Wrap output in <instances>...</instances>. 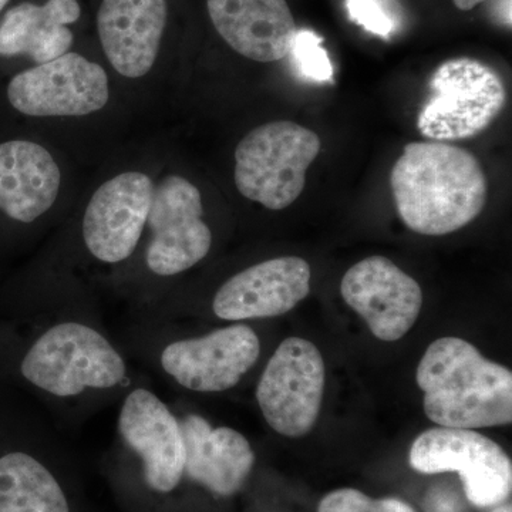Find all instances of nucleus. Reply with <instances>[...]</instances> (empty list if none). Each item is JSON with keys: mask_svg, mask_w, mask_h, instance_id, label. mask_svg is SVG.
<instances>
[{"mask_svg": "<svg viewBox=\"0 0 512 512\" xmlns=\"http://www.w3.org/2000/svg\"><path fill=\"white\" fill-rule=\"evenodd\" d=\"M390 187L407 228L429 237L466 227L487 202V177L478 158L441 141L407 144L393 165Z\"/></svg>", "mask_w": 512, "mask_h": 512, "instance_id": "1", "label": "nucleus"}, {"mask_svg": "<svg viewBox=\"0 0 512 512\" xmlns=\"http://www.w3.org/2000/svg\"><path fill=\"white\" fill-rule=\"evenodd\" d=\"M424 413L440 427L485 429L512 421V373L467 340L431 343L417 367Z\"/></svg>", "mask_w": 512, "mask_h": 512, "instance_id": "2", "label": "nucleus"}, {"mask_svg": "<svg viewBox=\"0 0 512 512\" xmlns=\"http://www.w3.org/2000/svg\"><path fill=\"white\" fill-rule=\"evenodd\" d=\"M320 148L318 134L301 124H262L249 131L235 150V185L249 201L268 210H284L302 194L306 173Z\"/></svg>", "mask_w": 512, "mask_h": 512, "instance_id": "3", "label": "nucleus"}, {"mask_svg": "<svg viewBox=\"0 0 512 512\" xmlns=\"http://www.w3.org/2000/svg\"><path fill=\"white\" fill-rule=\"evenodd\" d=\"M429 99L417 119L430 141L467 140L487 130L507 103L503 79L493 67L470 57L441 63L429 82Z\"/></svg>", "mask_w": 512, "mask_h": 512, "instance_id": "4", "label": "nucleus"}, {"mask_svg": "<svg viewBox=\"0 0 512 512\" xmlns=\"http://www.w3.org/2000/svg\"><path fill=\"white\" fill-rule=\"evenodd\" d=\"M126 363L109 340L82 323H59L46 330L26 353L22 375L59 397L86 389H110L123 382Z\"/></svg>", "mask_w": 512, "mask_h": 512, "instance_id": "5", "label": "nucleus"}, {"mask_svg": "<svg viewBox=\"0 0 512 512\" xmlns=\"http://www.w3.org/2000/svg\"><path fill=\"white\" fill-rule=\"evenodd\" d=\"M410 466L423 474H460L467 500L478 508L500 505L511 494V458L476 430L439 426L424 431L410 450Z\"/></svg>", "mask_w": 512, "mask_h": 512, "instance_id": "6", "label": "nucleus"}, {"mask_svg": "<svg viewBox=\"0 0 512 512\" xmlns=\"http://www.w3.org/2000/svg\"><path fill=\"white\" fill-rule=\"evenodd\" d=\"M325 390V363L309 340L288 338L265 367L256 389L269 426L285 437L306 436L315 426Z\"/></svg>", "mask_w": 512, "mask_h": 512, "instance_id": "7", "label": "nucleus"}, {"mask_svg": "<svg viewBox=\"0 0 512 512\" xmlns=\"http://www.w3.org/2000/svg\"><path fill=\"white\" fill-rule=\"evenodd\" d=\"M8 99L13 109L29 117L90 116L109 103V76L99 63L67 52L16 74Z\"/></svg>", "mask_w": 512, "mask_h": 512, "instance_id": "8", "label": "nucleus"}, {"mask_svg": "<svg viewBox=\"0 0 512 512\" xmlns=\"http://www.w3.org/2000/svg\"><path fill=\"white\" fill-rule=\"evenodd\" d=\"M202 214L201 192L187 178L171 174L154 185L147 220L151 241L146 254L153 274H181L208 255L212 234Z\"/></svg>", "mask_w": 512, "mask_h": 512, "instance_id": "9", "label": "nucleus"}, {"mask_svg": "<svg viewBox=\"0 0 512 512\" xmlns=\"http://www.w3.org/2000/svg\"><path fill=\"white\" fill-rule=\"evenodd\" d=\"M154 183L141 171H124L100 185L83 217V239L94 258L106 264L126 261L147 227Z\"/></svg>", "mask_w": 512, "mask_h": 512, "instance_id": "10", "label": "nucleus"}, {"mask_svg": "<svg viewBox=\"0 0 512 512\" xmlns=\"http://www.w3.org/2000/svg\"><path fill=\"white\" fill-rule=\"evenodd\" d=\"M340 292L370 332L384 342L402 339L423 306L417 281L384 256H370L353 265L343 276Z\"/></svg>", "mask_w": 512, "mask_h": 512, "instance_id": "11", "label": "nucleus"}, {"mask_svg": "<svg viewBox=\"0 0 512 512\" xmlns=\"http://www.w3.org/2000/svg\"><path fill=\"white\" fill-rule=\"evenodd\" d=\"M261 343L254 329L234 325L201 338L178 340L161 353V366L194 392H224L255 365Z\"/></svg>", "mask_w": 512, "mask_h": 512, "instance_id": "12", "label": "nucleus"}, {"mask_svg": "<svg viewBox=\"0 0 512 512\" xmlns=\"http://www.w3.org/2000/svg\"><path fill=\"white\" fill-rule=\"evenodd\" d=\"M127 446L143 461L144 481L157 494L173 493L185 474V446L180 421L147 389L128 394L119 419Z\"/></svg>", "mask_w": 512, "mask_h": 512, "instance_id": "13", "label": "nucleus"}, {"mask_svg": "<svg viewBox=\"0 0 512 512\" xmlns=\"http://www.w3.org/2000/svg\"><path fill=\"white\" fill-rule=\"evenodd\" d=\"M167 25V0H101L97 9L101 50L126 79H143L153 70Z\"/></svg>", "mask_w": 512, "mask_h": 512, "instance_id": "14", "label": "nucleus"}, {"mask_svg": "<svg viewBox=\"0 0 512 512\" xmlns=\"http://www.w3.org/2000/svg\"><path fill=\"white\" fill-rule=\"evenodd\" d=\"M311 266L298 256L269 259L232 276L215 295L218 318H274L292 311L311 292Z\"/></svg>", "mask_w": 512, "mask_h": 512, "instance_id": "15", "label": "nucleus"}, {"mask_svg": "<svg viewBox=\"0 0 512 512\" xmlns=\"http://www.w3.org/2000/svg\"><path fill=\"white\" fill-rule=\"evenodd\" d=\"M218 35L238 55L258 63L288 57L296 28L286 0H207Z\"/></svg>", "mask_w": 512, "mask_h": 512, "instance_id": "16", "label": "nucleus"}, {"mask_svg": "<svg viewBox=\"0 0 512 512\" xmlns=\"http://www.w3.org/2000/svg\"><path fill=\"white\" fill-rule=\"evenodd\" d=\"M180 426L185 446L184 476L220 497L241 491L255 464L249 441L229 427L212 429L197 414L185 417Z\"/></svg>", "mask_w": 512, "mask_h": 512, "instance_id": "17", "label": "nucleus"}, {"mask_svg": "<svg viewBox=\"0 0 512 512\" xmlns=\"http://www.w3.org/2000/svg\"><path fill=\"white\" fill-rule=\"evenodd\" d=\"M62 171L42 144L10 140L0 144V211L30 224L55 205Z\"/></svg>", "mask_w": 512, "mask_h": 512, "instance_id": "18", "label": "nucleus"}, {"mask_svg": "<svg viewBox=\"0 0 512 512\" xmlns=\"http://www.w3.org/2000/svg\"><path fill=\"white\" fill-rule=\"evenodd\" d=\"M82 16L79 0L20 2L0 18V56H28L36 64L52 62L70 52V26Z\"/></svg>", "mask_w": 512, "mask_h": 512, "instance_id": "19", "label": "nucleus"}, {"mask_svg": "<svg viewBox=\"0 0 512 512\" xmlns=\"http://www.w3.org/2000/svg\"><path fill=\"white\" fill-rule=\"evenodd\" d=\"M0 512H72L52 471L26 453L0 457Z\"/></svg>", "mask_w": 512, "mask_h": 512, "instance_id": "20", "label": "nucleus"}, {"mask_svg": "<svg viewBox=\"0 0 512 512\" xmlns=\"http://www.w3.org/2000/svg\"><path fill=\"white\" fill-rule=\"evenodd\" d=\"M323 39L312 30H298L289 57L303 79L318 83L333 82V64L322 47Z\"/></svg>", "mask_w": 512, "mask_h": 512, "instance_id": "21", "label": "nucleus"}, {"mask_svg": "<svg viewBox=\"0 0 512 512\" xmlns=\"http://www.w3.org/2000/svg\"><path fill=\"white\" fill-rule=\"evenodd\" d=\"M349 19L373 35L390 39L402 23L394 0H346Z\"/></svg>", "mask_w": 512, "mask_h": 512, "instance_id": "22", "label": "nucleus"}, {"mask_svg": "<svg viewBox=\"0 0 512 512\" xmlns=\"http://www.w3.org/2000/svg\"><path fill=\"white\" fill-rule=\"evenodd\" d=\"M318 512H416L399 498L369 497L355 488L332 491L320 501Z\"/></svg>", "mask_w": 512, "mask_h": 512, "instance_id": "23", "label": "nucleus"}, {"mask_svg": "<svg viewBox=\"0 0 512 512\" xmlns=\"http://www.w3.org/2000/svg\"><path fill=\"white\" fill-rule=\"evenodd\" d=\"M495 16L504 26L511 28V0H498L495 5Z\"/></svg>", "mask_w": 512, "mask_h": 512, "instance_id": "24", "label": "nucleus"}, {"mask_svg": "<svg viewBox=\"0 0 512 512\" xmlns=\"http://www.w3.org/2000/svg\"><path fill=\"white\" fill-rule=\"evenodd\" d=\"M453 2L460 10H471L480 5V3L485 2V0H453Z\"/></svg>", "mask_w": 512, "mask_h": 512, "instance_id": "25", "label": "nucleus"}, {"mask_svg": "<svg viewBox=\"0 0 512 512\" xmlns=\"http://www.w3.org/2000/svg\"><path fill=\"white\" fill-rule=\"evenodd\" d=\"M491 512H512V507L510 504L503 505V507H497L494 511Z\"/></svg>", "mask_w": 512, "mask_h": 512, "instance_id": "26", "label": "nucleus"}, {"mask_svg": "<svg viewBox=\"0 0 512 512\" xmlns=\"http://www.w3.org/2000/svg\"><path fill=\"white\" fill-rule=\"evenodd\" d=\"M9 3L10 0H0V15H2L3 12H5L6 8H8Z\"/></svg>", "mask_w": 512, "mask_h": 512, "instance_id": "27", "label": "nucleus"}]
</instances>
